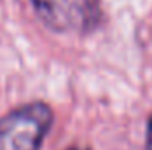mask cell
Instances as JSON below:
<instances>
[{"label":"cell","mask_w":152,"mask_h":150,"mask_svg":"<svg viewBox=\"0 0 152 150\" xmlns=\"http://www.w3.org/2000/svg\"><path fill=\"white\" fill-rule=\"evenodd\" d=\"M67 150H90V149H83V147H71V149Z\"/></svg>","instance_id":"4"},{"label":"cell","mask_w":152,"mask_h":150,"mask_svg":"<svg viewBox=\"0 0 152 150\" xmlns=\"http://www.w3.org/2000/svg\"><path fill=\"white\" fill-rule=\"evenodd\" d=\"M42 21L57 32H64L75 23V4L73 0H32Z\"/></svg>","instance_id":"2"},{"label":"cell","mask_w":152,"mask_h":150,"mask_svg":"<svg viewBox=\"0 0 152 150\" xmlns=\"http://www.w3.org/2000/svg\"><path fill=\"white\" fill-rule=\"evenodd\" d=\"M143 150H152V117L149 118L147 124V133H145V149Z\"/></svg>","instance_id":"3"},{"label":"cell","mask_w":152,"mask_h":150,"mask_svg":"<svg viewBox=\"0 0 152 150\" xmlns=\"http://www.w3.org/2000/svg\"><path fill=\"white\" fill-rule=\"evenodd\" d=\"M51 124L53 111L42 101L14 108L0 118V150H41Z\"/></svg>","instance_id":"1"}]
</instances>
